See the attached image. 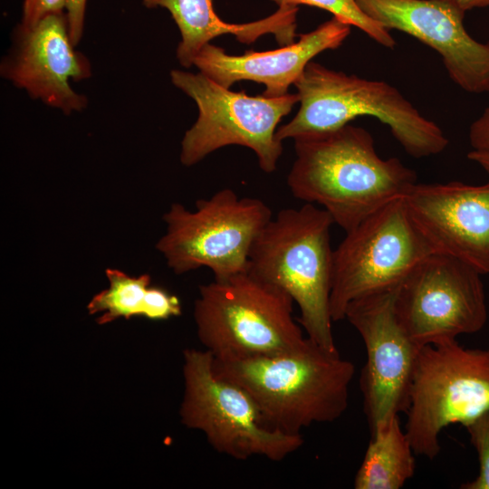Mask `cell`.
I'll use <instances>...</instances> for the list:
<instances>
[{"label":"cell","instance_id":"d4e9b609","mask_svg":"<svg viewBox=\"0 0 489 489\" xmlns=\"http://www.w3.org/2000/svg\"><path fill=\"white\" fill-rule=\"evenodd\" d=\"M467 158L479 165L489 175V149H472Z\"/></svg>","mask_w":489,"mask_h":489},{"label":"cell","instance_id":"484cf974","mask_svg":"<svg viewBox=\"0 0 489 489\" xmlns=\"http://www.w3.org/2000/svg\"><path fill=\"white\" fill-rule=\"evenodd\" d=\"M458 5L465 11L475 8L489 7V0H455Z\"/></svg>","mask_w":489,"mask_h":489},{"label":"cell","instance_id":"44dd1931","mask_svg":"<svg viewBox=\"0 0 489 489\" xmlns=\"http://www.w3.org/2000/svg\"><path fill=\"white\" fill-rule=\"evenodd\" d=\"M465 427L478 455L479 473L460 488L489 489V409Z\"/></svg>","mask_w":489,"mask_h":489},{"label":"cell","instance_id":"e0dca14e","mask_svg":"<svg viewBox=\"0 0 489 489\" xmlns=\"http://www.w3.org/2000/svg\"><path fill=\"white\" fill-rule=\"evenodd\" d=\"M148 8L167 9L175 21L181 35L177 48L179 63L189 68L203 47L223 34H233L244 43L255 42L267 34L274 35L277 43L288 45L296 36L298 6L282 5L273 14L244 24L223 21L216 13L213 0H142Z\"/></svg>","mask_w":489,"mask_h":489},{"label":"cell","instance_id":"30bf717a","mask_svg":"<svg viewBox=\"0 0 489 489\" xmlns=\"http://www.w3.org/2000/svg\"><path fill=\"white\" fill-rule=\"evenodd\" d=\"M213 359L207 350L184 351L182 423L202 431L216 451L237 460L262 456L278 462L298 450L302 435L270 427L243 388L214 373Z\"/></svg>","mask_w":489,"mask_h":489},{"label":"cell","instance_id":"cb8c5ba5","mask_svg":"<svg viewBox=\"0 0 489 489\" xmlns=\"http://www.w3.org/2000/svg\"><path fill=\"white\" fill-rule=\"evenodd\" d=\"M468 139L472 149H489V106L470 125Z\"/></svg>","mask_w":489,"mask_h":489},{"label":"cell","instance_id":"7a4b0ae2","mask_svg":"<svg viewBox=\"0 0 489 489\" xmlns=\"http://www.w3.org/2000/svg\"><path fill=\"white\" fill-rule=\"evenodd\" d=\"M214 373L243 388L266 424L302 435L313 424L339 419L349 406L354 364L309 337L297 349L260 356H214Z\"/></svg>","mask_w":489,"mask_h":489},{"label":"cell","instance_id":"9a60e30c","mask_svg":"<svg viewBox=\"0 0 489 489\" xmlns=\"http://www.w3.org/2000/svg\"><path fill=\"white\" fill-rule=\"evenodd\" d=\"M404 199L435 253L489 274V181L417 182Z\"/></svg>","mask_w":489,"mask_h":489},{"label":"cell","instance_id":"8fae6325","mask_svg":"<svg viewBox=\"0 0 489 489\" xmlns=\"http://www.w3.org/2000/svg\"><path fill=\"white\" fill-rule=\"evenodd\" d=\"M482 274L465 263L434 253L396 289L394 312L419 348L481 331L487 321Z\"/></svg>","mask_w":489,"mask_h":489},{"label":"cell","instance_id":"277c9868","mask_svg":"<svg viewBox=\"0 0 489 489\" xmlns=\"http://www.w3.org/2000/svg\"><path fill=\"white\" fill-rule=\"evenodd\" d=\"M333 224L314 204L282 209L254 240L247 269L286 292L299 308L298 321L307 336L329 350H337L330 310Z\"/></svg>","mask_w":489,"mask_h":489},{"label":"cell","instance_id":"ac0fdd59","mask_svg":"<svg viewBox=\"0 0 489 489\" xmlns=\"http://www.w3.org/2000/svg\"><path fill=\"white\" fill-rule=\"evenodd\" d=\"M105 273L108 288L95 294L87 305L90 314L101 313L97 319L99 324L119 318L144 317L159 321L181 314L178 297L152 286L149 274L131 276L114 268L106 269Z\"/></svg>","mask_w":489,"mask_h":489},{"label":"cell","instance_id":"6da1fadb","mask_svg":"<svg viewBox=\"0 0 489 489\" xmlns=\"http://www.w3.org/2000/svg\"><path fill=\"white\" fill-rule=\"evenodd\" d=\"M296 158L287 176L292 196L318 204L349 232L417 183L398 158L384 159L371 134L346 124L293 139Z\"/></svg>","mask_w":489,"mask_h":489},{"label":"cell","instance_id":"9c48e42d","mask_svg":"<svg viewBox=\"0 0 489 489\" xmlns=\"http://www.w3.org/2000/svg\"><path fill=\"white\" fill-rule=\"evenodd\" d=\"M488 409L489 347L464 348L454 340L419 349L405 430L416 455L434 459L444 428L465 427Z\"/></svg>","mask_w":489,"mask_h":489},{"label":"cell","instance_id":"7c38bea8","mask_svg":"<svg viewBox=\"0 0 489 489\" xmlns=\"http://www.w3.org/2000/svg\"><path fill=\"white\" fill-rule=\"evenodd\" d=\"M395 292L354 300L344 315L362 338L366 349L367 360L360 386L370 434L407 412L420 349L396 318Z\"/></svg>","mask_w":489,"mask_h":489},{"label":"cell","instance_id":"d6986e66","mask_svg":"<svg viewBox=\"0 0 489 489\" xmlns=\"http://www.w3.org/2000/svg\"><path fill=\"white\" fill-rule=\"evenodd\" d=\"M414 450L399 416L370 434L355 475V489H399L414 475Z\"/></svg>","mask_w":489,"mask_h":489},{"label":"cell","instance_id":"7402d4cb","mask_svg":"<svg viewBox=\"0 0 489 489\" xmlns=\"http://www.w3.org/2000/svg\"><path fill=\"white\" fill-rule=\"evenodd\" d=\"M67 0H24L21 24L31 26L48 14L65 12Z\"/></svg>","mask_w":489,"mask_h":489},{"label":"cell","instance_id":"ba28073f","mask_svg":"<svg viewBox=\"0 0 489 489\" xmlns=\"http://www.w3.org/2000/svg\"><path fill=\"white\" fill-rule=\"evenodd\" d=\"M434 253L404 197L371 214L346 232L333 250L332 321L344 320L346 308L354 300L397 289Z\"/></svg>","mask_w":489,"mask_h":489},{"label":"cell","instance_id":"8992f818","mask_svg":"<svg viewBox=\"0 0 489 489\" xmlns=\"http://www.w3.org/2000/svg\"><path fill=\"white\" fill-rule=\"evenodd\" d=\"M272 218L263 200L224 188L197 200L194 211L173 203L156 248L177 274L206 267L215 279H225L247 271L251 247Z\"/></svg>","mask_w":489,"mask_h":489},{"label":"cell","instance_id":"5bb4252c","mask_svg":"<svg viewBox=\"0 0 489 489\" xmlns=\"http://www.w3.org/2000/svg\"><path fill=\"white\" fill-rule=\"evenodd\" d=\"M383 27L407 34L435 50L463 91L489 93V42L473 38L455 0H356Z\"/></svg>","mask_w":489,"mask_h":489},{"label":"cell","instance_id":"4fadbf2b","mask_svg":"<svg viewBox=\"0 0 489 489\" xmlns=\"http://www.w3.org/2000/svg\"><path fill=\"white\" fill-rule=\"evenodd\" d=\"M0 75L33 100L65 115L88 105L87 97L71 82L90 78L91 65L72 43L65 12L48 14L31 26L19 23L1 60Z\"/></svg>","mask_w":489,"mask_h":489},{"label":"cell","instance_id":"2e32d148","mask_svg":"<svg viewBox=\"0 0 489 489\" xmlns=\"http://www.w3.org/2000/svg\"><path fill=\"white\" fill-rule=\"evenodd\" d=\"M351 26L333 17L314 30L299 35V40L265 52L248 51L232 55L212 43L201 49L193 65L218 84L230 88L240 81L264 84L263 95L279 97L300 78L307 64L327 50L339 48L350 34Z\"/></svg>","mask_w":489,"mask_h":489},{"label":"cell","instance_id":"3957f363","mask_svg":"<svg viewBox=\"0 0 489 489\" xmlns=\"http://www.w3.org/2000/svg\"><path fill=\"white\" fill-rule=\"evenodd\" d=\"M300 108L278 127L280 141L301 135L339 129L360 116L387 125L403 149L416 158L443 152L449 141L442 129L424 117L391 84L335 71L310 62L293 84Z\"/></svg>","mask_w":489,"mask_h":489},{"label":"cell","instance_id":"52a82bcc","mask_svg":"<svg viewBox=\"0 0 489 489\" xmlns=\"http://www.w3.org/2000/svg\"><path fill=\"white\" fill-rule=\"evenodd\" d=\"M170 80L197 104L198 116L181 141L180 161L194 166L230 145L252 149L265 173L275 171L283 153L276 138L280 120L299 102L297 93L279 97L233 91L201 72L174 69Z\"/></svg>","mask_w":489,"mask_h":489},{"label":"cell","instance_id":"ffe728a7","mask_svg":"<svg viewBox=\"0 0 489 489\" xmlns=\"http://www.w3.org/2000/svg\"><path fill=\"white\" fill-rule=\"evenodd\" d=\"M278 6L305 5L325 10L333 17L355 26L374 42L386 48H394L396 41L390 31L368 16L356 0H271Z\"/></svg>","mask_w":489,"mask_h":489},{"label":"cell","instance_id":"603a6c76","mask_svg":"<svg viewBox=\"0 0 489 489\" xmlns=\"http://www.w3.org/2000/svg\"><path fill=\"white\" fill-rule=\"evenodd\" d=\"M87 0H67L65 14L68 22L69 34L76 47L84 32Z\"/></svg>","mask_w":489,"mask_h":489},{"label":"cell","instance_id":"5b68a950","mask_svg":"<svg viewBox=\"0 0 489 489\" xmlns=\"http://www.w3.org/2000/svg\"><path fill=\"white\" fill-rule=\"evenodd\" d=\"M292 298L248 271L199 287L194 318L200 342L213 356H260L305 343L292 316Z\"/></svg>","mask_w":489,"mask_h":489}]
</instances>
